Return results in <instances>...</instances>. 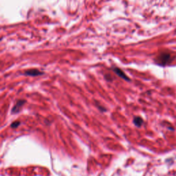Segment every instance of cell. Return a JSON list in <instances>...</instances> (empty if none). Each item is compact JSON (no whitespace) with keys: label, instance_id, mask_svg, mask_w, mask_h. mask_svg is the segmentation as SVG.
<instances>
[{"label":"cell","instance_id":"6da1fadb","mask_svg":"<svg viewBox=\"0 0 176 176\" xmlns=\"http://www.w3.org/2000/svg\"><path fill=\"white\" fill-rule=\"evenodd\" d=\"M171 61V56L169 52H162L157 58V63L160 66H165Z\"/></svg>","mask_w":176,"mask_h":176},{"label":"cell","instance_id":"7a4b0ae2","mask_svg":"<svg viewBox=\"0 0 176 176\" xmlns=\"http://www.w3.org/2000/svg\"><path fill=\"white\" fill-rule=\"evenodd\" d=\"M43 74V72L38 70L36 69H32V70H29L25 72V75L27 76H37L39 75H42Z\"/></svg>","mask_w":176,"mask_h":176},{"label":"cell","instance_id":"3957f363","mask_svg":"<svg viewBox=\"0 0 176 176\" xmlns=\"http://www.w3.org/2000/svg\"><path fill=\"white\" fill-rule=\"evenodd\" d=\"M114 72L116 73V74H117L118 76H120V77L123 78V79L124 80H126V81H129V78L128 77L127 75L125 74V73H124L122 70H120V68H114Z\"/></svg>","mask_w":176,"mask_h":176},{"label":"cell","instance_id":"277c9868","mask_svg":"<svg viewBox=\"0 0 176 176\" xmlns=\"http://www.w3.org/2000/svg\"><path fill=\"white\" fill-rule=\"evenodd\" d=\"M25 100H18L17 102L16 105L14 106V107H13V109H12V112L13 113V114H15V113H17L20 111V109L22 107V106L23 105V104L25 103Z\"/></svg>","mask_w":176,"mask_h":176},{"label":"cell","instance_id":"5b68a950","mask_svg":"<svg viewBox=\"0 0 176 176\" xmlns=\"http://www.w3.org/2000/svg\"><path fill=\"white\" fill-rule=\"evenodd\" d=\"M133 121H134V123L135 124V125L137 126V127H141L143 123V118L141 117H138H138H135Z\"/></svg>","mask_w":176,"mask_h":176},{"label":"cell","instance_id":"8992f818","mask_svg":"<svg viewBox=\"0 0 176 176\" xmlns=\"http://www.w3.org/2000/svg\"><path fill=\"white\" fill-rule=\"evenodd\" d=\"M20 124V122H19V121H17V122H14L13 124H11V127L13 128H16Z\"/></svg>","mask_w":176,"mask_h":176}]
</instances>
